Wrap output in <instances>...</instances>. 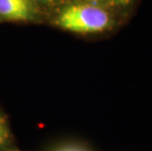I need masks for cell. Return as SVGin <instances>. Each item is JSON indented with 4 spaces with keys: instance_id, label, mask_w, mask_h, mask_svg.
Wrapping results in <instances>:
<instances>
[{
    "instance_id": "6da1fadb",
    "label": "cell",
    "mask_w": 152,
    "mask_h": 151,
    "mask_svg": "<svg viewBox=\"0 0 152 151\" xmlns=\"http://www.w3.org/2000/svg\"><path fill=\"white\" fill-rule=\"evenodd\" d=\"M56 24L65 30L79 34H96L107 30L111 19L104 9L95 5L79 4L66 8Z\"/></svg>"
},
{
    "instance_id": "7a4b0ae2",
    "label": "cell",
    "mask_w": 152,
    "mask_h": 151,
    "mask_svg": "<svg viewBox=\"0 0 152 151\" xmlns=\"http://www.w3.org/2000/svg\"><path fill=\"white\" fill-rule=\"evenodd\" d=\"M35 12L33 0H0V17L7 20H33Z\"/></svg>"
},
{
    "instance_id": "3957f363",
    "label": "cell",
    "mask_w": 152,
    "mask_h": 151,
    "mask_svg": "<svg viewBox=\"0 0 152 151\" xmlns=\"http://www.w3.org/2000/svg\"><path fill=\"white\" fill-rule=\"evenodd\" d=\"M0 151H20L15 143L7 118L1 109H0Z\"/></svg>"
},
{
    "instance_id": "277c9868",
    "label": "cell",
    "mask_w": 152,
    "mask_h": 151,
    "mask_svg": "<svg viewBox=\"0 0 152 151\" xmlns=\"http://www.w3.org/2000/svg\"><path fill=\"white\" fill-rule=\"evenodd\" d=\"M60 151H85V150L80 149V148H77V147H67V148H64Z\"/></svg>"
},
{
    "instance_id": "5b68a950",
    "label": "cell",
    "mask_w": 152,
    "mask_h": 151,
    "mask_svg": "<svg viewBox=\"0 0 152 151\" xmlns=\"http://www.w3.org/2000/svg\"><path fill=\"white\" fill-rule=\"evenodd\" d=\"M116 1H118L119 3H123V4H127L131 1V0H116Z\"/></svg>"
},
{
    "instance_id": "8992f818",
    "label": "cell",
    "mask_w": 152,
    "mask_h": 151,
    "mask_svg": "<svg viewBox=\"0 0 152 151\" xmlns=\"http://www.w3.org/2000/svg\"><path fill=\"white\" fill-rule=\"evenodd\" d=\"M37 1H41V2H47V1H52V0H37Z\"/></svg>"
}]
</instances>
